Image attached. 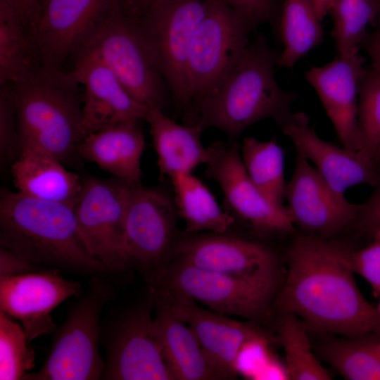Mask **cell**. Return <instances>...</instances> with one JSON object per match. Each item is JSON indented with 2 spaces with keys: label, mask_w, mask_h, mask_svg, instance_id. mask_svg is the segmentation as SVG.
I'll return each mask as SVG.
<instances>
[{
  "label": "cell",
  "mask_w": 380,
  "mask_h": 380,
  "mask_svg": "<svg viewBox=\"0 0 380 380\" xmlns=\"http://www.w3.org/2000/svg\"><path fill=\"white\" fill-rule=\"evenodd\" d=\"M138 121H122L87 135L77 146V156L126 183H140L145 139Z\"/></svg>",
  "instance_id": "cell-24"
},
{
  "label": "cell",
  "mask_w": 380,
  "mask_h": 380,
  "mask_svg": "<svg viewBox=\"0 0 380 380\" xmlns=\"http://www.w3.org/2000/svg\"><path fill=\"white\" fill-rule=\"evenodd\" d=\"M151 298L156 312L154 329L175 380L233 379L208 357L185 322L160 300Z\"/></svg>",
  "instance_id": "cell-22"
},
{
  "label": "cell",
  "mask_w": 380,
  "mask_h": 380,
  "mask_svg": "<svg viewBox=\"0 0 380 380\" xmlns=\"http://www.w3.org/2000/svg\"><path fill=\"white\" fill-rule=\"evenodd\" d=\"M281 314L278 333L285 351L289 377L296 380L331 379L312 351L305 324L292 313Z\"/></svg>",
  "instance_id": "cell-32"
},
{
  "label": "cell",
  "mask_w": 380,
  "mask_h": 380,
  "mask_svg": "<svg viewBox=\"0 0 380 380\" xmlns=\"http://www.w3.org/2000/svg\"><path fill=\"white\" fill-rule=\"evenodd\" d=\"M129 184L119 179H83L74 206L78 232L89 253L108 272L126 269L124 222Z\"/></svg>",
  "instance_id": "cell-10"
},
{
  "label": "cell",
  "mask_w": 380,
  "mask_h": 380,
  "mask_svg": "<svg viewBox=\"0 0 380 380\" xmlns=\"http://www.w3.org/2000/svg\"><path fill=\"white\" fill-rule=\"evenodd\" d=\"M206 1L207 10L193 38L187 62L194 108L228 75L257 27L223 0Z\"/></svg>",
  "instance_id": "cell-9"
},
{
  "label": "cell",
  "mask_w": 380,
  "mask_h": 380,
  "mask_svg": "<svg viewBox=\"0 0 380 380\" xmlns=\"http://www.w3.org/2000/svg\"><path fill=\"white\" fill-rule=\"evenodd\" d=\"M82 293L81 284L58 270L0 277V311L21 321L28 341L56 329L50 314L62 302Z\"/></svg>",
  "instance_id": "cell-18"
},
{
  "label": "cell",
  "mask_w": 380,
  "mask_h": 380,
  "mask_svg": "<svg viewBox=\"0 0 380 380\" xmlns=\"http://www.w3.org/2000/svg\"><path fill=\"white\" fill-rule=\"evenodd\" d=\"M160 300L192 330L201 348L220 368L235 378L238 356L248 342L267 338L255 325L241 322L199 307L193 299L165 288L150 286Z\"/></svg>",
  "instance_id": "cell-19"
},
{
  "label": "cell",
  "mask_w": 380,
  "mask_h": 380,
  "mask_svg": "<svg viewBox=\"0 0 380 380\" xmlns=\"http://www.w3.org/2000/svg\"><path fill=\"white\" fill-rule=\"evenodd\" d=\"M361 47L365 49L371 61L372 69L380 73V29L367 33Z\"/></svg>",
  "instance_id": "cell-41"
},
{
  "label": "cell",
  "mask_w": 380,
  "mask_h": 380,
  "mask_svg": "<svg viewBox=\"0 0 380 380\" xmlns=\"http://www.w3.org/2000/svg\"><path fill=\"white\" fill-rule=\"evenodd\" d=\"M155 0H122L121 11L132 20L141 16Z\"/></svg>",
  "instance_id": "cell-42"
},
{
  "label": "cell",
  "mask_w": 380,
  "mask_h": 380,
  "mask_svg": "<svg viewBox=\"0 0 380 380\" xmlns=\"http://www.w3.org/2000/svg\"><path fill=\"white\" fill-rule=\"evenodd\" d=\"M145 120L150 126L162 176L171 178L178 174L190 173L207 163L208 150L201 142L203 130L198 125L179 124L157 107L149 108Z\"/></svg>",
  "instance_id": "cell-25"
},
{
  "label": "cell",
  "mask_w": 380,
  "mask_h": 380,
  "mask_svg": "<svg viewBox=\"0 0 380 380\" xmlns=\"http://www.w3.org/2000/svg\"><path fill=\"white\" fill-rule=\"evenodd\" d=\"M347 262L353 273L363 277L371 286L374 296H380V238L366 247L358 250H350Z\"/></svg>",
  "instance_id": "cell-36"
},
{
  "label": "cell",
  "mask_w": 380,
  "mask_h": 380,
  "mask_svg": "<svg viewBox=\"0 0 380 380\" xmlns=\"http://www.w3.org/2000/svg\"><path fill=\"white\" fill-rule=\"evenodd\" d=\"M374 158L376 161L379 163L380 165V147L376 150V151L374 153Z\"/></svg>",
  "instance_id": "cell-44"
},
{
  "label": "cell",
  "mask_w": 380,
  "mask_h": 380,
  "mask_svg": "<svg viewBox=\"0 0 380 380\" xmlns=\"http://www.w3.org/2000/svg\"><path fill=\"white\" fill-rule=\"evenodd\" d=\"M77 53L96 57L115 74L134 100L149 108L163 110L167 85L152 61L135 22L121 10L107 18L75 55Z\"/></svg>",
  "instance_id": "cell-8"
},
{
  "label": "cell",
  "mask_w": 380,
  "mask_h": 380,
  "mask_svg": "<svg viewBox=\"0 0 380 380\" xmlns=\"http://www.w3.org/2000/svg\"><path fill=\"white\" fill-rule=\"evenodd\" d=\"M380 297V296H379ZM377 313H378V317H379V331H380V299L378 305V308H376ZM379 345H380V341H379Z\"/></svg>",
  "instance_id": "cell-45"
},
{
  "label": "cell",
  "mask_w": 380,
  "mask_h": 380,
  "mask_svg": "<svg viewBox=\"0 0 380 380\" xmlns=\"http://www.w3.org/2000/svg\"><path fill=\"white\" fill-rule=\"evenodd\" d=\"M24 329L0 311V379L22 380L34 367V351Z\"/></svg>",
  "instance_id": "cell-33"
},
{
  "label": "cell",
  "mask_w": 380,
  "mask_h": 380,
  "mask_svg": "<svg viewBox=\"0 0 380 380\" xmlns=\"http://www.w3.org/2000/svg\"><path fill=\"white\" fill-rule=\"evenodd\" d=\"M186 234L178 236L170 258L179 256L196 267L238 278L280 282L279 260L267 246L226 232Z\"/></svg>",
  "instance_id": "cell-15"
},
{
  "label": "cell",
  "mask_w": 380,
  "mask_h": 380,
  "mask_svg": "<svg viewBox=\"0 0 380 380\" xmlns=\"http://www.w3.org/2000/svg\"><path fill=\"white\" fill-rule=\"evenodd\" d=\"M330 339L321 343L317 351L345 379H380V345L365 336Z\"/></svg>",
  "instance_id": "cell-30"
},
{
  "label": "cell",
  "mask_w": 380,
  "mask_h": 380,
  "mask_svg": "<svg viewBox=\"0 0 380 380\" xmlns=\"http://www.w3.org/2000/svg\"><path fill=\"white\" fill-rule=\"evenodd\" d=\"M0 246L50 269L108 272L87 250L72 206L19 191L1 192Z\"/></svg>",
  "instance_id": "cell-3"
},
{
  "label": "cell",
  "mask_w": 380,
  "mask_h": 380,
  "mask_svg": "<svg viewBox=\"0 0 380 380\" xmlns=\"http://www.w3.org/2000/svg\"><path fill=\"white\" fill-rule=\"evenodd\" d=\"M283 133L336 192L356 185L373 186L380 183V165L374 156L365 150H350L339 147L320 138L310 125V118L304 112L292 113L279 125Z\"/></svg>",
  "instance_id": "cell-17"
},
{
  "label": "cell",
  "mask_w": 380,
  "mask_h": 380,
  "mask_svg": "<svg viewBox=\"0 0 380 380\" xmlns=\"http://www.w3.org/2000/svg\"><path fill=\"white\" fill-rule=\"evenodd\" d=\"M312 0H284L277 32L284 44L278 68H291L324 42V31Z\"/></svg>",
  "instance_id": "cell-27"
},
{
  "label": "cell",
  "mask_w": 380,
  "mask_h": 380,
  "mask_svg": "<svg viewBox=\"0 0 380 380\" xmlns=\"http://www.w3.org/2000/svg\"><path fill=\"white\" fill-rule=\"evenodd\" d=\"M359 53L337 56L305 72L308 83L315 91L342 146L365 150L358 125V89L365 70ZM368 152V151H367Z\"/></svg>",
  "instance_id": "cell-20"
},
{
  "label": "cell",
  "mask_w": 380,
  "mask_h": 380,
  "mask_svg": "<svg viewBox=\"0 0 380 380\" xmlns=\"http://www.w3.org/2000/svg\"><path fill=\"white\" fill-rule=\"evenodd\" d=\"M18 13L27 32L36 23L41 9L39 0H9Z\"/></svg>",
  "instance_id": "cell-40"
},
{
  "label": "cell",
  "mask_w": 380,
  "mask_h": 380,
  "mask_svg": "<svg viewBox=\"0 0 380 380\" xmlns=\"http://www.w3.org/2000/svg\"><path fill=\"white\" fill-rule=\"evenodd\" d=\"M380 11L378 0H335L329 13L333 20L331 37L338 55L350 56L360 52L367 25Z\"/></svg>",
  "instance_id": "cell-31"
},
{
  "label": "cell",
  "mask_w": 380,
  "mask_h": 380,
  "mask_svg": "<svg viewBox=\"0 0 380 380\" xmlns=\"http://www.w3.org/2000/svg\"><path fill=\"white\" fill-rule=\"evenodd\" d=\"M206 0H155L133 20L152 61L162 75L185 124L195 123L187 62Z\"/></svg>",
  "instance_id": "cell-5"
},
{
  "label": "cell",
  "mask_w": 380,
  "mask_h": 380,
  "mask_svg": "<svg viewBox=\"0 0 380 380\" xmlns=\"http://www.w3.org/2000/svg\"><path fill=\"white\" fill-rule=\"evenodd\" d=\"M50 268L36 265L13 252L0 248V277L37 272Z\"/></svg>",
  "instance_id": "cell-39"
},
{
  "label": "cell",
  "mask_w": 380,
  "mask_h": 380,
  "mask_svg": "<svg viewBox=\"0 0 380 380\" xmlns=\"http://www.w3.org/2000/svg\"><path fill=\"white\" fill-rule=\"evenodd\" d=\"M170 179L175 203L185 222L186 233H224L234 224V217L221 208L210 189L192 172L178 174Z\"/></svg>",
  "instance_id": "cell-26"
},
{
  "label": "cell",
  "mask_w": 380,
  "mask_h": 380,
  "mask_svg": "<svg viewBox=\"0 0 380 380\" xmlns=\"http://www.w3.org/2000/svg\"><path fill=\"white\" fill-rule=\"evenodd\" d=\"M155 286L183 294L222 315L252 321L266 317L278 293L280 282L238 278L196 267L179 256H172L148 281Z\"/></svg>",
  "instance_id": "cell-7"
},
{
  "label": "cell",
  "mask_w": 380,
  "mask_h": 380,
  "mask_svg": "<svg viewBox=\"0 0 380 380\" xmlns=\"http://www.w3.org/2000/svg\"><path fill=\"white\" fill-rule=\"evenodd\" d=\"M350 248L334 238L299 234L286 253V279L274 300L320 334L365 336L379 331L376 308L362 296L347 262Z\"/></svg>",
  "instance_id": "cell-1"
},
{
  "label": "cell",
  "mask_w": 380,
  "mask_h": 380,
  "mask_svg": "<svg viewBox=\"0 0 380 380\" xmlns=\"http://www.w3.org/2000/svg\"><path fill=\"white\" fill-rule=\"evenodd\" d=\"M256 26L269 23L277 31L281 0H223Z\"/></svg>",
  "instance_id": "cell-37"
},
{
  "label": "cell",
  "mask_w": 380,
  "mask_h": 380,
  "mask_svg": "<svg viewBox=\"0 0 380 380\" xmlns=\"http://www.w3.org/2000/svg\"><path fill=\"white\" fill-rule=\"evenodd\" d=\"M112 296L110 284L95 275L69 308L42 368L22 380L101 379L105 360L99 349L100 319Z\"/></svg>",
  "instance_id": "cell-6"
},
{
  "label": "cell",
  "mask_w": 380,
  "mask_h": 380,
  "mask_svg": "<svg viewBox=\"0 0 380 380\" xmlns=\"http://www.w3.org/2000/svg\"><path fill=\"white\" fill-rule=\"evenodd\" d=\"M105 380H175L146 309L116 324L106 342Z\"/></svg>",
  "instance_id": "cell-16"
},
{
  "label": "cell",
  "mask_w": 380,
  "mask_h": 380,
  "mask_svg": "<svg viewBox=\"0 0 380 380\" xmlns=\"http://www.w3.org/2000/svg\"><path fill=\"white\" fill-rule=\"evenodd\" d=\"M378 1H379V5H380V0H378Z\"/></svg>",
  "instance_id": "cell-47"
},
{
  "label": "cell",
  "mask_w": 380,
  "mask_h": 380,
  "mask_svg": "<svg viewBox=\"0 0 380 380\" xmlns=\"http://www.w3.org/2000/svg\"><path fill=\"white\" fill-rule=\"evenodd\" d=\"M73 57L71 72L84 87L83 139L122 121L146 119L149 108L134 100L101 61L87 53H77Z\"/></svg>",
  "instance_id": "cell-21"
},
{
  "label": "cell",
  "mask_w": 380,
  "mask_h": 380,
  "mask_svg": "<svg viewBox=\"0 0 380 380\" xmlns=\"http://www.w3.org/2000/svg\"><path fill=\"white\" fill-rule=\"evenodd\" d=\"M353 225L362 235L380 238V183L370 196L358 205V212Z\"/></svg>",
  "instance_id": "cell-38"
},
{
  "label": "cell",
  "mask_w": 380,
  "mask_h": 380,
  "mask_svg": "<svg viewBox=\"0 0 380 380\" xmlns=\"http://www.w3.org/2000/svg\"><path fill=\"white\" fill-rule=\"evenodd\" d=\"M122 0H45L27 34L39 63L62 69Z\"/></svg>",
  "instance_id": "cell-12"
},
{
  "label": "cell",
  "mask_w": 380,
  "mask_h": 380,
  "mask_svg": "<svg viewBox=\"0 0 380 380\" xmlns=\"http://www.w3.org/2000/svg\"><path fill=\"white\" fill-rule=\"evenodd\" d=\"M243 167L260 192L273 205L287 210L284 205V156L282 148L274 138L260 141L253 137H245L241 144Z\"/></svg>",
  "instance_id": "cell-28"
},
{
  "label": "cell",
  "mask_w": 380,
  "mask_h": 380,
  "mask_svg": "<svg viewBox=\"0 0 380 380\" xmlns=\"http://www.w3.org/2000/svg\"><path fill=\"white\" fill-rule=\"evenodd\" d=\"M358 125L365 151L374 156L380 147V73L364 71L358 89Z\"/></svg>",
  "instance_id": "cell-34"
},
{
  "label": "cell",
  "mask_w": 380,
  "mask_h": 380,
  "mask_svg": "<svg viewBox=\"0 0 380 380\" xmlns=\"http://www.w3.org/2000/svg\"><path fill=\"white\" fill-rule=\"evenodd\" d=\"M205 175L220 186L227 212L262 234H291L296 227L287 210L273 205L249 178L236 141L209 145Z\"/></svg>",
  "instance_id": "cell-13"
},
{
  "label": "cell",
  "mask_w": 380,
  "mask_h": 380,
  "mask_svg": "<svg viewBox=\"0 0 380 380\" xmlns=\"http://www.w3.org/2000/svg\"><path fill=\"white\" fill-rule=\"evenodd\" d=\"M177 210L163 191L130 184L124 222V246L129 265L146 281L169 260L177 240Z\"/></svg>",
  "instance_id": "cell-11"
},
{
  "label": "cell",
  "mask_w": 380,
  "mask_h": 380,
  "mask_svg": "<svg viewBox=\"0 0 380 380\" xmlns=\"http://www.w3.org/2000/svg\"><path fill=\"white\" fill-rule=\"evenodd\" d=\"M45 0H39L40 6H42V4L44 3Z\"/></svg>",
  "instance_id": "cell-46"
},
{
  "label": "cell",
  "mask_w": 380,
  "mask_h": 380,
  "mask_svg": "<svg viewBox=\"0 0 380 380\" xmlns=\"http://www.w3.org/2000/svg\"><path fill=\"white\" fill-rule=\"evenodd\" d=\"M335 0H312L316 12L322 21L329 13L330 9Z\"/></svg>",
  "instance_id": "cell-43"
},
{
  "label": "cell",
  "mask_w": 380,
  "mask_h": 380,
  "mask_svg": "<svg viewBox=\"0 0 380 380\" xmlns=\"http://www.w3.org/2000/svg\"><path fill=\"white\" fill-rule=\"evenodd\" d=\"M39 64L16 9L9 0H0V85Z\"/></svg>",
  "instance_id": "cell-29"
},
{
  "label": "cell",
  "mask_w": 380,
  "mask_h": 380,
  "mask_svg": "<svg viewBox=\"0 0 380 380\" xmlns=\"http://www.w3.org/2000/svg\"><path fill=\"white\" fill-rule=\"evenodd\" d=\"M279 56L263 36L250 40L228 75L194 105L195 124L203 130L218 129L236 141L262 120L272 119L279 126L285 122L297 94L277 83Z\"/></svg>",
  "instance_id": "cell-2"
},
{
  "label": "cell",
  "mask_w": 380,
  "mask_h": 380,
  "mask_svg": "<svg viewBox=\"0 0 380 380\" xmlns=\"http://www.w3.org/2000/svg\"><path fill=\"white\" fill-rule=\"evenodd\" d=\"M284 198L295 227L300 228L303 234L319 238H334L353 224L358 212V205L334 191L298 151Z\"/></svg>",
  "instance_id": "cell-14"
},
{
  "label": "cell",
  "mask_w": 380,
  "mask_h": 380,
  "mask_svg": "<svg viewBox=\"0 0 380 380\" xmlns=\"http://www.w3.org/2000/svg\"><path fill=\"white\" fill-rule=\"evenodd\" d=\"M12 83L20 146L33 144L71 162L83 139V94L72 72L39 64Z\"/></svg>",
  "instance_id": "cell-4"
},
{
  "label": "cell",
  "mask_w": 380,
  "mask_h": 380,
  "mask_svg": "<svg viewBox=\"0 0 380 380\" xmlns=\"http://www.w3.org/2000/svg\"><path fill=\"white\" fill-rule=\"evenodd\" d=\"M20 152L16 97L12 82L0 85L1 165L13 163Z\"/></svg>",
  "instance_id": "cell-35"
},
{
  "label": "cell",
  "mask_w": 380,
  "mask_h": 380,
  "mask_svg": "<svg viewBox=\"0 0 380 380\" xmlns=\"http://www.w3.org/2000/svg\"><path fill=\"white\" fill-rule=\"evenodd\" d=\"M11 174L19 192L73 208L82 189L83 179L67 170L50 152L33 144L20 146Z\"/></svg>",
  "instance_id": "cell-23"
}]
</instances>
